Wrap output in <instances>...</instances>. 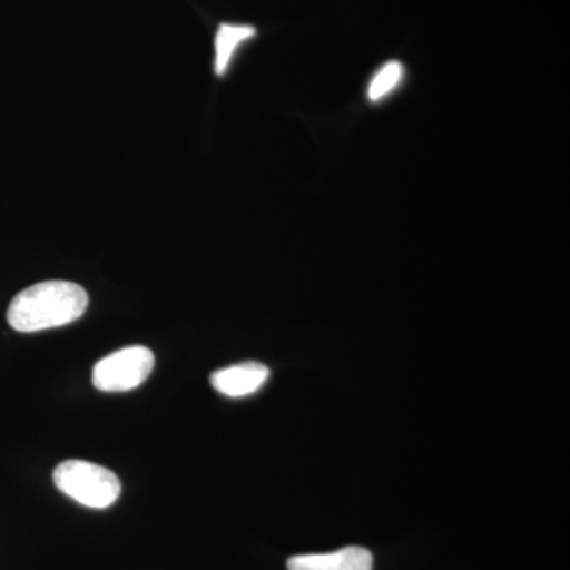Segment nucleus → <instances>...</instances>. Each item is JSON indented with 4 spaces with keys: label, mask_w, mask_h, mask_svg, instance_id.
<instances>
[{
    "label": "nucleus",
    "mask_w": 570,
    "mask_h": 570,
    "mask_svg": "<svg viewBox=\"0 0 570 570\" xmlns=\"http://www.w3.org/2000/svg\"><path fill=\"white\" fill-rule=\"evenodd\" d=\"M89 298L81 285L47 281L24 288L10 303L7 321L20 333L43 332L78 321Z\"/></svg>",
    "instance_id": "nucleus-1"
},
{
    "label": "nucleus",
    "mask_w": 570,
    "mask_h": 570,
    "mask_svg": "<svg viewBox=\"0 0 570 570\" xmlns=\"http://www.w3.org/2000/svg\"><path fill=\"white\" fill-rule=\"evenodd\" d=\"M268 377V367L262 363L246 362L217 370L212 374V385L220 395L243 397L258 392Z\"/></svg>",
    "instance_id": "nucleus-4"
},
{
    "label": "nucleus",
    "mask_w": 570,
    "mask_h": 570,
    "mask_svg": "<svg viewBox=\"0 0 570 570\" xmlns=\"http://www.w3.org/2000/svg\"><path fill=\"white\" fill-rule=\"evenodd\" d=\"M255 33L257 31H255L254 26L249 24H228V22H224L219 26L216 40H214V50H216L214 71H216L217 77H224L239 45L254 39Z\"/></svg>",
    "instance_id": "nucleus-6"
},
{
    "label": "nucleus",
    "mask_w": 570,
    "mask_h": 570,
    "mask_svg": "<svg viewBox=\"0 0 570 570\" xmlns=\"http://www.w3.org/2000/svg\"><path fill=\"white\" fill-rule=\"evenodd\" d=\"M52 480L63 494L86 508H110L121 494L118 475L89 461H63L52 472Z\"/></svg>",
    "instance_id": "nucleus-2"
},
{
    "label": "nucleus",
    "mask_w": 570,
    "mask_h": 570,
    "mask_svg": "<svg viewBox=\"0 0 570 570\" xmlns=\"http://www.w3.org/2000/svg\"><path fill=\"white\" fill-rule=\"evenodd\" d=\"M154 362L156 360L148 347L132 346L112 352L94 366V387L107 393L140 387L153 373Z\"/></svg>",
    "instance_id": "nucleus-3"
},
{
    "label": "nucleus",
    "mask_w": 570,
    "mask_h": 570,
    "mask_svg": "<svg viewBox=\"0 0 570 570\" xmlns=\"http://www.w3.org/2000/svg\"><path fill=\"white\" fill-rule=\"evenodd\" d=\"M404 66L400 61H389L379 67L367 82L366 97L371 104H379L397 91L404 80Z\"/></svg>",
    "instance_id": "nucleus-7"
},
{
    "label": "nucleus",
    "mask_w": 570,
    "mask_h": 570,
    "mask_svg": "<svg viewBox=\"0 0 570 570\" xmlns=\"http://www.w3.org/2000/svg\"><path fill=\"white\" fill-rule=\"evenodd\" d=\"M288 570H373V554L363 547H346L332 553L299 554L287 562Z\"/></svg>",
    "instance_id": "nucleus-5"
}]
</instances>
